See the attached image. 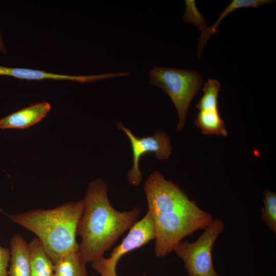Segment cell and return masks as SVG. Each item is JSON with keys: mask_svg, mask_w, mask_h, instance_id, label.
I'll use <instances>...</instances> for the list:
<instances>
[{"mask_svg": "<svg viewBox=\"0 0 276 276\" xmlns=\"http://www.w3.org/2000/svg\"><path fill=\"white\" fill-rule=\"evenodd\" d=\"M144 190L155 230L154 252L157 258L174 251L185 238L204 229L213 220L211 214L159 171L148 177Z\"/></svg>", "mask_w": 276, "mask_h": 276, "instance_id": "obj_1", "label": "cell"}, {"mask_svg": "<svg viewBox=\"0 0 276 276\" xmlns=\"http://www.w3.org/2000/svg\"><path fill=\"white\" fill-rule=\"evenodd\" d=\"M108 188L102 179L88 184L77 235L81 237L79 253L85 265L103 256L119 237L138 221L141 209L119 211L111 205Z\"/></svg>", "mask_w": 276, "mask_h": 276, "instance_id": "obj_2", "label": "cell"}, {"mask_svg": "<svg viewBox=\"0 0 276 276\" xmlns=\"http://www.w3.org/2000/svg\"><path fill=\"white\" fill-rule=\"evenodd\" d=\"M83 209V200L62 204L52 209H35L6 216L33 233L53 263L62 256L79 251L77 229Z\"/></svg>", "mask_w": 276, "mask_h": 276, "instance_id": "obj_3", "label": "cell"}, {"mask_svg": "<svg viewBox=\"0 0 276 276\" xmlns=\"http://www.w3.org/2000/svg\"><path fill=\"white\" fill-rule=\"evenodd\" d=\"M149 82L163 90L173 102L179 117L176 130L181 131L190 103L202 86V76L195 70L154 66L149 72Z\"/></svg>", "mask_w": 276, "mask_h": 276, "instance_id": "obj_4", "label": "cell"}, {"mask_svg": "<svg viewBox=\"0 0 276 276\" xmlns=\"http://www.w3.org/2000/svg\"><path fill=\"white\" fill-rule=\"evenodd\" d=\"M224 228L221 219L213 220L195 241H181L177 245L174 251L182 261L189 276H221L214 267L212 250Z\"/></svg>", "mask_w": 276, "mask_h": 276, "instance_id": "obj_5", "label": "cell"}, {"mask_svg": "<svg viewBox=\"0 0 276 276\" xmlns=\"http://www.w3.org/2000/svg\"><path fill=\"white\" fill-rule=\"evenodd\" d=\"M155 238V230L150 214L144 217L129 229L122 243L117 246L106 258L102 256L91 263V266L101 276H118L116 267L122 256L137 249Z\"/></svg>", "mask_w": 276, "mask_h": 276, "instance_id": "obj_6", "label": "cell"}, {"mask_svg": "<svg viewBox=\"0 0 276 276\" xmlns=\"http://www.w3.org/2000/svg\"><path fill=\"white\" fill-rule=\"evenodd\" d=\"M117 126L127 135L132 147L133 165L128 173V180L131 185L138 186L142 178L139 168L141 157L147 153L151 152L159 159L169 158L172 151L170 139L167 133L159 131L151 136L137 137L129 129L124 127L121 122L118 123Z\"/></svg>", "mask_w": 276, "mask_h": 276, "instance_id": "obj_7", "label": "cell"}, {"mask_svg": "<svg viewBox=\"0 0 276 276\" xmlns=\"http://www.w3.org/2000/svg\"><path fill=\"white\" fill-rule=\"evenodd\" d=\"M0 76L13 77L28 80H70L80 83L91 82L106 79L105 74L97 75H66L48 73L45 71L26 68L9 67L0 66Z\"/></svg>", "mask_w": 276, "mask_h": 276, "instance_id": "obj_8", "label": "cell"}, {"mask_svg": "<svg viewBox=\"0 0 276 276\" xmlns=\"http://www.w3.org/2000/svg\"><path fill=\"white\" fill-rule=\"evenodd\" d=\"M51 108L46 102L24 108L0 120V129L28 128L40 122Z\"/></svg>", "mask_w": 276, "mask_h": 276, "instance_id": "obj_9", "label": "cell"}, {"mask_svg": "<svg viewBox=\"0 0 276 276\" xmlns=\"http://www.w3.org/2000/svg\"><path fill=\"white\" fill-rule=\"evenodd\" d=\"M10 264L8 276H31L29 245L19 234L10 240Z\"/></svg>", "mask_w": 276, "mask_h": 276, "instance_id": "obj_10", "label": "cell"}, {"mask_svg": "<svg viewBox=\"0 0 276 276\" xmlns=\"http://www.w3.org/2000/svg\"><path fill=\"white\" fill-rule=\"evenodd\" d=\"M270 0H233L220 14L217 20L210 27H207L202 32L198 43L197 56L199 57L209 38L217 33V28L221 21L228 14L236 9L243 8H258L262 5L273 3Z\"/></svg>", "mask_w": 276, "mask_h": 276, "instance_id": "obj_11", "label": "cell"}, {"mask_svg": "<svg viewBox=\"0 0 276 276\" xmlns=\"http://www.w3.org/2000/svg\"><path fill=\"white\" fill-rule=\"evenodd\" d=\"M28 245L31 276H52L54 273V263L39 239L34 238Z\"/></svg>", "mask_w": 276, "mask_h": 276, "instance_id": "obj_12", "label": "cell"}, {"mask_svg": "<svg viewBox=\"0 0 276 276\" xmlns=\"http://www.w3.org/2000/svg\"><path fill=\"white\" fill-rule=\"evenodd\" d=\"M194 123L204 134H216L223 136L227 135V131L220 117L218 107L199 110Z\"/></svg>", "mask_w": 276, "mask_h": 276, "instance_id": "obj_13", "label": "cell"}, {"mask_svg": "<svg viewBox=\"0 0 276 276\" xmlns=\"http://www.w3.org/2000/svg\"><path fill=\"white\" fill-rule=\"evenodd\" d=\"M85 266L79 251L68 252L54 264V272L57 276H84Z\"/></svg>", "mask_w": 276, "mask_h": 276, "instance_id": "obj_14", "label": "cell"}, {"mask_svg": "<svg viewBox=\"0 0 276 276\" xmlns=\"http://www.w3.org/2000/svg\"><path fill=\"white\" fill-rule=\"evenodd\" d=\"M264 195V206L261 209V218L266 226L276 234V194L266 189Z\"/></svg>", "mask_w": 276, "mask_h": 276, "instance_id": "obj_15", "label": "cell"}, {"mask_svg": "<svg viewBox=\"0 0 276 276\" xmlns=\"http://www.w3.org/2000/svg\"><path fill=\"white\" fill-rule=\"evenodd\" d=\"M220 84L216 80L209 79L202 89L203 95L196 104L199 110L209 108L218 107V98Z\"/></svg>", "mask_w": 276, "mask_h": 276, "instance_id": "obj_16", "label": "cell"}, {"mask_svg": "<svg viewBox=\"0 0 276 276\" xmlns=\"http://www.w3.org/2000/svg\"><path fill=\"white\" fill-rule=\"evenodd\" d=\"M186 10L182 20L184 22L194 25L202 32L206 27V19L197 10L195 1H185Z\"/></svg>", "mask_w": 276, "mask_h": 276, "instance_id": "obj_17", "label": "cell"}, {"mask_svg": "<svg viewBox=\"0 0 276 276\" xmlns=\"http://www.w3.org/2000/svg\"><path fill=\"white\" fill-rule=\"evenodd\" d=\"M10 256V250L0 246V276H8V267Z\"/></svg>", "mask_w": 276, "mask_h": 276, "instance_id": "obj_18", "label": "cell"}, {"mask_svg": "<svg viewBox=\"0 0 276 276\" xmlns=\"http://www.w3.org/2000/svg\"><path fill=\"white\" fill-rule=\"evenodd\" d=\"M84 276H89V275L87 274V272H86ZM91 276H95V275H94Z\"/></svg>", "mask_w": 276, "mask_h": 276, "instance_id": "obj_19", "label": "cell"}, {"mask_svg": "<svg viewBox=\"0 0 276 276\" xmlns=\"http://www.w3.org/2000/svg\"><path fill=\"white\" fill-rule=\"evenodd\" d=\"M250 276H264V275H250Z\"/></svg>", "mask_w": 276, "mask_h": 276, "instance_id": "obj_20", "label": "cell"}, {"mask_svg": "<svg viewBox=\"0 0 276 276\" xmlns=\"http://www.w3.org/2000/svg\"><path fill=\"white\" fill-rule=\"evenodd\" d=\"M52 276H57V275L56 274H55V273H54Z\"/></svg>", "mask_w": 276, "mask_h": 276, "instance_id": "obj_21", "label": "cell"}]
</instances>
